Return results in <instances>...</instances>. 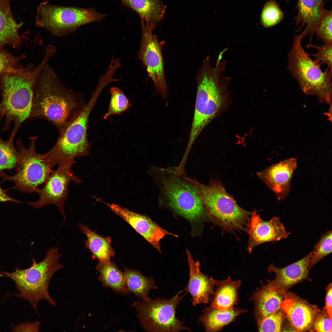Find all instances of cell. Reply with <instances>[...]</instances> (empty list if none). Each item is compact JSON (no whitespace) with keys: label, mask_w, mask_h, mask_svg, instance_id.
Segmentation results:
<instances>
[{"label":"cell","mask_w":332,"mask_h":332,"mask_svg":"<svg viewBox=\"0 0 332 332\" xmlns=\"http://www.w3.org/2000/svg\"><path fill=\"white\" fill-rule=\"evenodd\" d=\"M301 34L295 35L288 53V69L301 89L307 94L317 96L319 101L331 105L332 72L322 71L319 62L312 60L302 47Z\"/></svg>","instance_id":"obj_7"},{"label":"cell","mask_w":332,"mask_h":332,"mask_svg":"<svg viewBox=\"0 0 332 332\" xmlns=\"http://www.w3.org/2000/svg\"></svg>","instance_id":"obj_41"},{"label":"cell","mask_w":332,"mask_h":332,"mask_svg":"<svg viewBox=\"0 0 332 332\" xmlns=\"http://www.w3.org/2000/svg\"><path fill=\"white\" fill-rule=\"evenodd\" d=\"M83 94L66 87L47 64L36 82L29 119H43L59 132L86 105Z\"/></svg>","instance_id":"obj_1"},{"label":"cell","mask_w":332,"mask_h":332,"mask_svg":"<svg viewBox=\"0 0 332 332\" xmlns=\"http://www.w3.org/2000/svg\"><path fill=\"white\" fill-rule=\"evenodd\" d=\"M332 11L324 10L315 33L324 42L332 43Z\"/></svg>","instance_id":"obj_34"},{"label":"cell","mask_w":332,"mask_h":332,"mask_svg":"<svg viewBox=\"0 0 332 332\" xmlns=\"http://www.w3.org/2000/svg\"><path fill=\"white\" fill-rule=\"evenodd\" d=\"M2 119L0 117V124ZM13 140H4L0 136V172L15 168L18 163L19 152L14 146Z\"/></svg>","instance_id":"obj_29"},{"label":"cell","mask_w":332,"mask_h":332,"mask_svg":"<svg viewBox=\"0 0 332 332\" xmlns=\"http://www.w3.org/2000/svg\"><path fill=\"white\" fill-rule=\"evenodd\" d=\"M332 43L324 42L321 46L314 45L310 43L306 45L307 48H312L317 49L318 52L314 54L308 55L313 56L314 60L320 64H325L327 66V69L332 71Z\"/></svg>","instance_id":"obj_36"},{"label":"cell","mask_w":332,"mask_h":332,"mask_svg":"<svg viewBox=\"0 0 332 332\" xmlns=\"http://www.w3.org/2000/svg\"><path fill=\"white\" fill-rule=\"evenodd\" d=\"M141 25L142 39L138 58L146 68L156 90L167 101L168 90L163 55L164 41H159L156 36L153 34L155 28L143 20H141Z\"/></svg>","instance_id":"obj_12"},{"label":"cell","mask_w":332,"mask_h":332,"mask_svg":"<svg viewBox=\"0 0 332 332\" xmlns=\"http://www.w3.org/2000/svg\"><path fill=\"white\" fill-rule=\"evenodd\" d=\"M105 87L102 83H98L82 112L59 132V136L53 147L44 154L52 168L56 165L73 162L78 157L89 155L91 145L87 137L89 117L98 97Z\"/></svg>","instance_id":"obj_5"},{"label":"cell","mask_w":332,"mask_h":332,"mask_svg":"<svg viewBox=\"0 0 332 332\" xmlns=\"http://www.w3.org/2000/svg\"><path fill=\"white\" fill-rule=\"evenodd\" d=\"M183 291H179L169 299L158 298L134 302L131 306L137 310L143 327L149 332L191 331L176 315L177 306L185 295H180Z\"/></svg>","instance_id":"obj_11"},{"label":"cell","mask_w":332,"mask_h":332,"mask_svg":"<svg viewBox=\"0 0 332 332\" xmlns=\"http://www.w3.org/2000/svg\"><path fill=\"white\" fill-rule=\"evenodd\" d=\"M111 98L108 109L103 117L106 119L113 115H120L132 106L130 100L124 92L116 87H112L110 91Z\"/></svg>","instance_id":"obj_30"},{"label":"cell","mask_w":332,"mask_h":332,"mask_svg":"<svg viewBox=\"0 0 332 332\" xmlns=\"http://www.w3.org/2000/svg\"><path fill=\"white\" fill-rule=\"evenodd\" d=\"M317 315L314 322L313 331L331 332L332 319L323 309Z\"/></svg>","instance_id":"obj_37"},{"label":"cell","mask_w":332,"mask_h":332,"mask_svg":"<svg viewBox=\"0 0 332 332\" xmlns=\"http://www.w3.org/2000/svg\"><path fill=\"white\" fill-rule=\"evenodd\" d=\"M297 167V158H291L271 165L258 173V175L278 199L281 200L290 191L291 179Z\"/></svg>","instance_id":"obj_17"},{"label":"cell","mask_w":332,"mask_h":332,"mask_svg":"<svg viewBox=\"0 0 332 332\" xmlns=\"http://www.w3.org/2000/svg\"><path fill=\"white\" fill-rule=\"evenodd\" d=\"M247 311L244 308H238L222 310L211 305L203 310V314L199 318L198 322L204 325L207 332L218 331Z\"/></svg>","instance_id":"obj_24"},{"label":"cell","mask_w":332,"mask_h":332,"mask_svg":"<svg viewBox=\"0 0 332 332\" xmlns=\"http://www.w3.org/2000/svg\"><path fill=\"white\" fill-rule=\"evenodd\" d=\"M123 274L129 291L143 300L148 301L150 299L148 296L150 290L158 288L155 284L153 277H146L137 271L125 268Z\"/></svg>","instance_id":"obj_28"},{"label":"cell","mask_w":332,"mask_h":332,"mask_svg":"<svg viewBox=\"0 0 332 332\" xmlns=\"http://www.w3.org/2000/svg\"><path fill=\"white\" fill-rule=\"evenodd\" d=\"M183 178L196 188L208 217L223 230L232 233L245 228L252 212L240 207L226 192L218 180L204 184L196 179Z\"/></svg>","instance_id":"obj_4"},{"label":"cell","mask_w":332,"mask_h":332,"mask_svg":"<svg viewBox=\"0 0 332 332\" xmlns=\"http://www.w3.org/2000/svg\"><path fill=\"white\" fill-rule=\"evenodd\" d=\"M6 190L2 189L0 186V202L11 201L17 203H21L20 201L14 199L8 196L6 193Z\"/></svg>","instance_id":"obj_40"},{"label":"cell","mask_w":332,"mask_h":332,"mask_svg":"<svg viewBox=\"0 0 332 332\" xmlns=\"http://www.w3.org/2000/svg\"><path fill=\"white\" fill-rule=\"evenodd\" d=\"M121 4L134 11L141 20L155 28L162 20L166 9L163 0H121Z\"/></svg>","instance_id":"obj_23"},{"label":"cell","mask_w":332,"mask_h":332,"mask_svg":"<svg viewBox=\"0 0 332 332\" xmlns=\"http://www.w3.org/2000/svg\"><path fill=\"white\" fill-rule=\"evenodd\" d=\"M263 285L254 293L252 298L255 306V315L258 323L267 316L280 309L286 294L276 290L271 280Z\"/></svg>","instance_id":"obj_20"},{"label":"cell","mask_w":332,"mask_h":332,"mask_svg":"<svg viewBox=\"0 0 332 332\" xmlns=\"http://www.w3.org/2000/svg\"><path fill=\"white\" fill-rule=\"evenodd\" d=\"M40 322L37 321L34 322H27L18 326H14L13 331L38 332Z\"/></svg>","instance_id":"obj_38"},{"label":"cell","mask_w":332,"mask_h":332,"mask_svg":"<svg viewBox=\"0 0 332 332\" xmlns=\"http://www.w3.org/2000/svg\"><path fill=\"white\" fill-rule=\"evenodd\" d=\"M22 25L13 16L10 0H0V49L9 45L18 48L22 44L19 30Z\"/></svg>","instance_id":"obj_22"},{"label":"cell","mask_w":332,"mask_h":332,"mask_svg":"<svg viewBox=\"0 0 332 332\" xmlns=\"http://www.w3.org/2000/svg\"><path fill=\"white\" fill-rule=\"evenodd\" d=\"M283 14L278 4L273 0H270L264 5L262 10L260 22L265 28L274 26L283 19Z\"/></svg>","instance_id":"obj_31"},{"label":"cell","mask_w":332,"mask_h":332,"mask_svg":"<svg viewBox=\"0 0 332 332\" xmlns=\"http://www.w3.org/2000/svg\"><path fill=\"white\" fill-rule=\"evenodd\" d=\"M76 161L59 165L56 170H53L42 188H38L35 192L39 195L38 200L35 201L27 202L35 209L41 208L48 204H53L58 208L63 215L64 220L66 219L64 205L68 197L69 183L72 181L76 184L81 182V180L73 175L71 167Z\"/></svg>","instance_id":"obj_13"},{"label":"cell","mask_w":332,"mask_h":332,"mask_svg":"<svg viewBox=\"0 0 332 332\" xmlns=\"http://www.w3.org/2000/svg\"><path fill=\"white\" fill-rule=\"evenodd\" d=\"M53 54L51 50L47 49L37 66L30 64L0 75V115L5 121L2 130L7 131L12 123L14 124L9 139H14L21 125L29 119L36 82Z\"/></svg>","instance_id":"obj_3"},{"label":"cell","mask_w":332,"mask_h":332,"mask_svg":"<svg viewBox=\"0 0 332 332\" xmlns=\"http://www.w3.org/2000/svg\"><path fill=\"white\" fill-rule=\"evenodd\" d=\"M79 227L86 236L87 239L85 241V245L91 252L92 258L97 259L99 262L105 264L110 263L111 258L115 254L111 246V238L99 235L81 223L79 224Z\"/></svg>","instance_id":"obj_25"},{"label":"cell","mask_w":332,"mask_h":332,"mask_svg":"<svg viewBox=\"0 0 332 332\" xmlns=\"http://www.w3.org/2000/svg\"><path fill=\"white\" fill-rule=\"evenodd\" d=\"M324 6L323 0H298L297 5L298 14L295 19L297 25H301L298 30L306 26L301 34L302 38L310 34L311 40L325 10Z\"/></svg>","instance_id":"obj_21"},{"label":"cell","mask_w":332,"mask_h":332,"mask_svg":"<svg viewBox=\"0 0 332 332\" xmlns=\"http://www.w3.org/2000/svg\"><path fill=\"white\" fill-rule=\"evenodd\" d=\"M162 196L173 210L192 223L200 222L208 217L207 211L197 190L190 182L181 178L174 170L156 169Z\"/></svg>","instance_id":"obj_8"},{"label":"cell","mask_w":332,"mask_h":332,"mask_svg":"<svg viewBox=\"0 0 332 332\" xmlns=\"http://www.w3.org/2000/svg\"><path fill=\"white\" fill-rule=\"evenodd\" d=\"M61 256L57 247L50 248L45 258L40 262L33 258L32 264L30 268L22 270L16 267L15 271L12 273L0 271V276L12 279L20 292V296L28 300L34 309L43 299L56 306L55 302L49 295L48 288L53 274L64 266L59 262Z\"/></svg>","instance_id":"obj_6"},{"label":"cell","mask_w":332,"mask_h":332,"mask_svg":"<svg viewBox=\"0 0 332 332\" xmlns=\"http://www.w3.org/2000/svg\"><path fill=\"white\" fill-rule=\"evenodd\" d=\"M186 252L190 275L188 283L183 290L190 294L193 305L208 303L211 296L214 294V287L217 285L218 280L203 273L200 269V261H195L187 249Z\"/></svg>","instance_id":"obj_18"},{"label":"cell","mask_w":332,"mask_h":332,"mask_svg":"<svg viewBox=\"0 0 332 332\" xmlns=\"http://www.w3.org/2000/svg\"><path fill=\"white\" fill-rule=\"evenodd\" d=\"M331 230L323 234L312 251L308 270L318 261L332 252Z\"/></svg>","instance_id":"obj_32"},{"label":"cell","mask_w":332,"mask_h":332,"mask_svg":"<svg viewBox=\"0 0 332 332\" xmlns=\"http://www.w3.org/2000/svg\"><path fill=\"white\" fill-rule=\"evenodd\" d=\"M332 284L330 283L327 288L326 293V296L325 306L324 309L332 319Z\"/></svg>","instance_id":"obj_39"},{"label":"cell","mask_w":332,"mask_h":332,"mask_svg":"<svg viewBox=\"0 0 332 332\" xmlns=\"http://www.w3.org/2000/svg\"><path fill=\"white\" fill-rule=\"evenodd\" d=\"M25 57L23 55L15 56L4 49H0V75L22 67L20 62Z\"/></svg>","instance_id":"obj_35"},{"label":"cell","mask_w":332,"mask_h":332,"mask_svg":"<svg viewBox=\"0 0 332 332\" xmlns=\"http://www.w3.org/2000/svg\"><path fill=\"white\" fill-rule=\"evenodd\" d=\"M96 269L100 275L98 280L103 286L109 287L116 293L123 294L130 293L124 279L123 273L117 268L115 264L110 262L105 264L99 262Z\"/></svg>","instance_id":"obj_27"},{"label":"cell","mask_w":332,"mask_h":332,"mask_svg":"<svg viewBox=\"0 0 332 332\" xmlns=\"http://www.w3.org/2000/svg\"><path fill=\"white\" fill-rule=\"evenodd\" d=\"M219 53L215 65L210 58L204 61L197 74V91L194 115L189 139L184 157L187 158L196 139L204 128L214 118L225 111L230 102L227 90L230 77H225L227 62Z\"/></svg>","instance_id":"obj_2"},{"label":"cell","mask_w":332,"mask_h":332,"mask_svg":"<svg viewBox=\"0 0 332 332\" xmlns=\"http://www.w3.org/2000/svg\"><path fill=\"white\" fill-rule=\"evenodd\" d=\"M104 203L107 205L113 212L129 224L160 252H161L160 242L166 235L177 236L160 227L147 216L133 212L119 205Z\"/></svg>","instance_id":"obj_16"},{"label":"cell","mask_w":332,"mask_h":332,"mask_svg":"<svg viewBox=\"0 0 332 332\" xmlns=\"http://www.w3.org/2000/svg\"><path fill=\"white\" fill-rule=\"evenodd\" d=\"M312 251L299 260L283 268H278L271 264L268 272L274 273L275 278L271 280L272 285L277 290L285 294L294 285L308 278L309 266Z\"/></svg>","instance_id":"obj_19"},{"label":"cell","mask_w":332,"mask_h":332,"mask_svg":"<svg viewBox=\"0 0 332 332\" xmlns=\"http://www.w3.org/2000/svg\"><path fill=\"white\" fill-rule=\"evenodd\" d=\"M286 318L284 312L280 309L270 314L258 323L260 332H280L284 320Z\"/></svg>","instance_id":"obj_33"},{"label":"cell","mask_w":332,"mask_h":332,"mask_svg":"<svg viewBox=\"0 0 332 332\" xmlns=\"http://www.w3.org/2000/svg\"><path fill=\"white\" fill-rule=\"evenodd\" d=\"M107 15L92 7L60 6L46 1L38 7L36 25L53 35L63 37L73 33L82 26L101 20Z\"/></svg>","instance_id":"obj_9"},{"label":"cell","mask_w":332,"mask_h":332,"mask_svg":"<svg viewBox=\"0 0 332 332\" xmlns=\"http://www.w3.org/2000/svg\"><path fill=\"white\" fill-rule=\"evenodd\" d=\"M245 229L248 235L247 249L249 253L259 244L286 239L290 233L286 231L279 217L274 216L264 221L255 210L251 212Z\"/></svg>","instance_id":"obj_14"},{"label":"cell","mask_w":332,"mask_h":332,"mask_svg":"<svg viewBox=\"0 0 332 332\" xmlns=\"http://www.w3.org/2000/svg\"><path fill=\"white\" fill-rule=\"evenodd\" d=\"M241 283L240 280H233L230 276L223 281L218 280L211 305L222 310L233 309L238 301V290Z\"/></svg>","instance_id":"obj_26"},{"label":"cell","mask_w":332,"mask_h":332,"mask_svg":"<svg viewBox=\"0 0 332 332\" xmlns=\"http://www.w3.org/2000/svg\"><path fill=\"white\" fill-rule=\"evenodd\" d=\"M30 144L26 148L20 139L16 142L19 152L18 163L15 168L17 172L12 176L7 175L2 171L0 177L3 181L15 183L14 187L20 191L31 193L35 192L38 187L44 184L53 171L46 156L37 153L35 150L36 136L29 137Z\"/></svg>","instance_id":"obj_10"},{"label":"cell","mask_w":332,"mask_h":332,"mask_svg":"<svg viewBox=\"0 0 332 332\" xmlns=\"http://www.w3.org/2000/svg\"><path fill=\"white\" fill-rule=\"evenodd\" d=\"M280 309L286 318L296 331H313V325L317 315L321 311L316 305L294 294L287 292L281 304Z\"/></svg>","instance_id":"obj_15"}]
</instances>
